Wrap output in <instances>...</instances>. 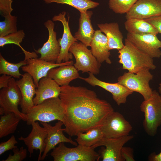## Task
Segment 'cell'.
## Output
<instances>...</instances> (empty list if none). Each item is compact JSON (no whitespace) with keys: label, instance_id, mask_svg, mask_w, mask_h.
I'll return each mask as SVG.
<instances>
[{"label":"cell","instance_id":"cell-33","mask_svg":"<svg viewBox=\"0 0 161 161\" xmlns=\"http://www.w3.org/2000/svg\"><path fill=\"white\" fill-rule=\"evenodd\" d=\"M12 150L13 155L10 154L7 159L3 161H22L27 157V150L23 146L20 148L19 149L17 147Z\"/></svg>","mask_w":161,"mask_h":161},{"label":"cell","instance_id":"cell-18","mask_svg":"<svg viewBox=\"0 0 161 161\" xmlns=\"http://www.w3.org/2000/svg\"><path fill=\"white\" fill-rule=\"evenodd\" d=\"M161 15V0H137L126 13L131 18L146 19Z\"/></svg>","mask_w":161,"mask_h":161},{"label":"cell","instance_id":"cell-7","mask_svg":"<svg viewBox=\"0 0 161 161\" xmlns=\"http://www.w3.org/2000/svg\"><path fill=\"white\" fill-rule=\"evenodd\" d=\"M150 70L145 69L136 73L124 72L117 78V82L134 92L139 93L146 100L151 97L153 90L149 83L153 76Z\"/></svg>","mask_w":161,"mask_h":161},{"label":"cell","instance_id":"cell-2","mask_svg":"<svg viewBox=\"0 0 161 161\" xmlns=\"http://www.w3.org/2000/svg\"><path fill=\"white\" fill-rule=\"evenodd\" d=\"M118 62L123 69L136 73L145 69L154 70L156 66L153 58L138 49L126 38L123 47L118 50Z\"/></svg>","mask_w":161,"mask_h":161},{"label":"cell","instance_id":"cell-24","mask_svg":"<svg viewBox=\"0 0 161 161\" xmlns=\"http://www.w3.org/2000/svg\"><path fill=\"white\" fill-rule=\"evenodd\" d=\"M97 26L107 38L109 50L117 49L119 50L123 49L124 46L123 43V36L117 23L98 24Z\"/></svg>","mask_w":161,"mask_h":161},{"label":"cell","instance_id":"cell-39","mask_svg":"<svg viewBox=\"0 0 161 161\" xmlns=\"http://www.w3.org/2000/svg\"><path fill=\"white\" fill-rule=\"evenodd\" d=\"M148 159L149 160L151 161H161V152L157 154L154 153H152Z\"/></svg>","mask_w":161,"mask_h":161},{"label":"cell","instance_id":"cell-4","mask_svg":"<svg viewBox=\"0 0 161 161\" xmlns=\"http://www.w3.org/2000/svg\"><path fill=\"white\" fill-rule=\"evenodd\" d=\"M140 107L144 113V130L148 135L154 136L158 128L161 125V97L159 93L155 90H153L150 98L144 100Z\"/></svg>","mask_w":161,"mask_h":161},{"label":"cell","instance_id":"cell-16","mask_svg":"<svg viewBox=\"0 0 161 161\" xmlns=\"http://www.w3.org/2000/svg\"><path fill=\"white\" fill-rule=\"evenodd\" d=\"M44 25L48 31V39L41 48L34 50L37 54L41 55L40 59L56 62L60 53V47L57 39L56 32L54 30V24L49 19L44 23Z\"/></svg>","mask_w":161,"mask_h":161},{"label":"cell","instance_id":"cell-13","mask_svg":"<svg viewBox=\"0 0 161 161\" xmlns=\"http://www.w3.org/2000/svg\"><path fill=\"white\" fill-rule=\"evenodd\" d=\"M27 64L21 67L22 70L29 74L32 77L37 88L40 80L47 76L48 72L52 69L63 65H73L72 60L57 64L37 58H31L26 60Z\"/></svg>","mask_w":161,"mask_h":161},{"label":"cell","instance_id":"cell-5","mask_svg":"<svg viewBox=\"0 0 161 161\" xmlns=\"http://www.w3.org/2000/svg\"><path fill=\"white\" fill-rule=\"evenodd\" d=\"M94 148L78 144L74 148L66 147L61 143L50 154L54 161H95L100 158Z\"/></svg>","mask_w":161,"mask_h":161},{"label":"cell","instance_id":"cell-10","mask_svg":"<svg viewBox=\"0 0 161 161\" xmlns=\"http://www.w3.org/2000/svg\"><path fill=\"white\" fill-rule=\"evenodd\" d=\"M133 135H128L117 138L103 137L92 147L95 148L101 146L99 153L103 161H123L121 154L122 148L127 142L133 138Z\"/></svg>","mask_w":161,"mask_h":161},{"label":"cell","instance_id":"cell-19","mask_svg":"<svg viewBox=\"0 0 161 161\" xmlns=\"http://www.w3.org/2000/svg\"><path fill=\"white\" fill-rule=\"evenodd\" d=\"M22 77L21 79L16 81V82L22 96L20 105L21 112L26 114L34 106L33 99L35 95L36 87L32 76L28 73H25Z\"/></svg>","mask_w":161,"mask_h":161},{"label":"cell","instance_id":"cell-36","mask_svg":"<svg viewBox=\"0 0 161 161\" xmlns=\"http://www.w3.org/2000/svg\"><path fill=\"white\" fill-rule=\"evenodd\" d=\"M121 154L123 161H135L133 155V150L131 148L123 146L121 150Z\"/></svg>","mask_w":161,"mask_h":161},{"label":"cell","instance_id":"cell-17","mask_svg":"<svg viewBox=\"0 0 161 161\" xmlns=\"http://www.w3.org/2000/svg\"><path fill=\"white\" fill-rule=\"evenodd\" d=\"M31 125L32 129L28 136L25 137L21 136L18 139L24 142L30 155L34 150H39L38 160L39 161L45 148L47 130L44 127H41L37 121L33 122Z\"/></svg>","mask_w":161,"mask_h":161},{"label":"cell","instance_id":"cell-21","mask_svg":"<svg viewBox=\"0 0 161 161\" xmlns=\"http://www.w3.org/2000/svg\"><path fill=\"white\" fill-rule=\"evenodd\" d=\"M90 46L93 55L99 62H105L108 64H111L107 38L100 30L95 31Z\"/></svg>","mask_w":161,"mask_h":161},{"label":"cell","instance_id":"cell-32","mask_svg":"<svg viewBox=\"0 0 161 161\" xmlns=\"http://www.w3.org/2000/svg\"><path fill=\"white\" fill-rule=\"evenodd\" d=\"M17 18L11 15L5 18L4 20L0 22V37L6 36L17 31Z\"/></svg>","mask_w":161,"mask_h":161},{"label":"cell","instance_id":"cell-3","mask_svg":"<svg viewBox=\"0 0 161 161\" xmlns=\"http://www.w3.org/2000/svg\"><path fill=\"white\" fill-rule=\"evenodd\" d=\"M27 124L32 125L35 121L49 123L55 120L63 122L64 109L59 97L47 99L34 105L26 114Z\"/></svg>","mask_w":161,"mask_h":161},{"label":"cell","instance_id":"cell-26","mask_svg":"<svg viewBox=\"0 0 161 161\" xmlns=\"http://www.w3.org/2000/svg\"><path fill=\"white\" fill-rule=\"evenodd\" d=\"M85 132H80L77 135L75 140L78 144L92 147L103 137L100 126L90 129Z\"/></svg>","mask_w":161,"mask_h":161},{"label":"cell","instance_id":"cell-27","mask_svg":"<svg viewBox=\"0 0 161 161\" xmlns=\"http://www.w3.org/2000/svg\"><path fill=\"white\" fill-rule=\"evenodd\" d=\"M21 120L13 112L1 115L0 118V138L14 133Z\"/></svg>","mask_w":161,"mask_h":161},{"label":"cell","instance_id":"cell-6","mask_svg":"<svg viewBox=\"0 0 161 161\" xmlns=\"http://www.w3.org/2000/svg\"><path fill=\"white\" fill-rule=\"evenodd\" d=\"M22 100L20 90L14 78H11L8 86L0 91V114L13 112L21 119L26 122V114L20 112L18 109Z\"/></svg>","mask_w":161,"mask_h":161},{"label":"cell","instance_id":"cell-23","mask_svg":"<svg viewBox=\"0 0 161 161\" xmlns=\"http://www.w3.org/2000/svg\"><path fill=\"white\" fill-rule=\"evenodd\" d=\"M92 14V11L88 10L80 13L79 29L74 36L87 47L90 46L95 31L91 23V18Z\"/></svg>","mask_w":161,"mask_h":161},{"label":"cell","instance_id":"cell-28","mask_svg":"<svg viewBox=\"0 0 161 161\" xmlns=\"http://www.w3.org/2000/svg\"><path fill=\"white\" fill-rule=\"evenodd\" d=\"M25 33L22 30L10 34L5 36L0 37V47H3L5 45L9 44H14L18 46L23 52L25 55L24 60L37 58L38 57L35 52H30L26 51L20 45L24 37Z\"/></svg>","mask_w":161,"mask_h":161},{"label":"cell","instance_id":"cell-40","mask_svg":"<svg viewBox=\"0 0 161 161\" xmlns=\"http://www.w3.org/2000/svg\"><path fill=\"white\" fill-rule=\"evenodd\" d=\"M158 89L159 90V92L160 95L161 97V83H160L159 84V86L158 87Z\"/></svg>","mask_w":161,"mask_h":161},{"label":"cell","instance_id":"cell-11","mask_svg":"<svg viewBox=\"0 0 161 161\" xmlns=\"http://www.w3.org/2000/svg\"><path fill=\"white\" fill-rule=\"evenodd\" d=\"M157 35L128 33L126 38L137 48L152 58H160L161 56V41Z\"/></svg>","mask_w":161,"mask_h":161},{"label":"cell","instance_id":"cell-34","mask_svg":"<svg viewBox=\"0 0 161 161\" xmlns=\"http://www.w3.org/2000/svg\"><path fill=\"white\" fill-rule=\"evenodd\" d=\"M18 143L15 136L13 135L6 141L1 143L0 144V155L6 151L13 150L17 148V146L15 145Z\"/></svg>","mask_w":161,"mask_h":161},{"label":"cell","instance_id":"cell-22","mask_svg":"<svg viewBox=\"0 0 161 161\" xmlns=\"http://www.w3.org/2000/svg\"><path fill=\"white\" fill-rule=\"evenodd\" d=\"M47 76L61 86L69 85L73 80L80 77L78 71L73 65H63L53 68L48 72Z\"/></svg>","mask_w":161,"mask_h":161},{"label":"cell","instance_id":"cell-35","mask_svg":"<svg viewBox=\"0 0 161 161\" xmlns=\"http://www.w3.org/2000/svg\"><path fill=\"white\" fill-rule=\"evenodd\" d=\"M12 0H0V11L1 15L4 18L11 15L13 10L12 7Z\"/></svg>","mask_w":161,"mask_h":161},{"label":"cell","instance_id":"cell-9","mask_svg":"<svg viewBox=\"0 0 161 161\" xmlns=\"http://www.w3.org/2000/svg\"><path fill=\"white\" fill-rule=\"evenodd\" d=\"M103 137L117 138L129 135L132 126L124 116L114 111L105 119L100 126Z\"/></svg>","mask_w":161,"mask_h":161},{"label":"cell","instance_id":"cell-14","mask_svg":"<svg viewBox=\"0 0 161 161\" xmlns=\"http://www.w3.org/2000/svg\"><path fill=\"white\" fill-rule=\"evenodd\" d=\"M40 123L46 129L47 132L45 141V148L41 160H44L49 152L60 143H66L76 146L78 145L77 142L74 141L70 137L67 138L64 134L63 131H64V128H62L64 125L62 121L58 120L54 126L47 123L40 122Z\"/></svg>","mask_w":161,"mask_h":161},{"label":"cell","instance_id":"cell-20","mask_svg":"<svg viewBox=\"0 0 161 161\" xmlns=\"http://www.w3.org/2000/svg\"><path fill=\"white\" fill-rule=\"evenodd\" d=\"M55 81L47 76L39 80L35 96L33 99L34 105L38 104L48 99L59 97L61 87Z\"/></svg>","mask_w":161,"mask_h":161},{"label":"cell","instance_id":"cell-31","mask_svg":"<svg viewBox=\"0 0 161 161\" xmlns=\"http://www.w3.org/2000/svg\"><path fill=\"white\" fill-rule=\"evenodd\" d=\"M137 0H109V8L116 13H127Z\"/></svg>","mask_w":161,"mask_h":161},{"label":"cell","instance_id":"cell-29","mask_svg":"<svg viewBox=\"0 0 161 161\" xmlns=\"http://www.w3.org/2000/svg\"><path fill=\"white\" fill-rule=\"evenodd\" d=\"M46 4L55 2L57 4H68L77 9L82 13L90 9L95 8L99 3L91 0H44Z\"/></svg>","mask_w":161,"mask_h":161},{"label":"cell","instance_id":"cell-38","mask_svg":"<svg viewBox=\"0 0 161 161\" xmlns=\"http://www.w3.org/2000/svg\"><path fill=\"white\" fill-rule=\"evenodd\" d=\"M12 76L5 74L3 75L0 77V89L8 86V84Z\"/></svg>","mask_w":161,"mask_h":161},{"label":"cell","instance_id":"cell-8","mask_svg":"<svg viewBox=\"0 0 161 161\" xmlns=\"http://www.w3.org/2000/svg\"><path fill=\"white\" fill-rule=\"evenodd\" d=\"M87 47L81 42L77 41L70 47L69 52L73 55L76 61L74 66L78 71H81L82 73L90 72L94 75L98 74L101 63Z\"/></svg>","mask_w":161,"mask_h":161},{"label":"cell","instance_id":"cell-25","mask_svg":"<svg viewBox=\"0 0 161 161\" xmlns=\"http://www.w3.org/2000/svg\"><path fill=\"white\" fill-rule=\"evenodd\" d=\"M124 23L125 28L128 33L143 34L158 33L155 28L144 19L131 18L126 19Z\"/></svg>","mask_w":161,"mask_h":161},{"label":"cell","instance_id":"cell-12","mask_svg":"<svg viewBox=\"0 0 161 161\" xmlns=\"http://www.w3.org/2000/svg\"><path fill=\"white\" fill-rule=\"evenodd\" d=\"M66 13L62 12L58 15L54 16L52 18L53 21H60L63 26V32L62 37L58 39L60 47V52L56 62L57 64L69 61L73 58V55L69 52V49L78 40L73 36L70 31L69 26V17L67 15V19L65 17Z\"/></svg>","mask_w":161,"mask_h":161},{"label":"cell","instance_id":"cell-41","mask_svg":"<svg viewBox=\"0 0 161 161\" xmlns=\"http://www.w3.org/2000/svg\"><path fill=\"white\" fill-rule=\"evenodd\" d=\"M160 48H161V46H160Z\"/></svg>","mask_w":161,"mask_h":161},{"label":"cell","instance_id":"cell-1","mask_svg":"<svg viewBox=\"0 0 161 161\" xmlns=\"http://www.w3.org/2000/svg\"><path fill=\"white\" fill-rule=\"evenodd\" d=\"M60 87L59 97L64 109V132L71 137L100 126L114 111L109 103L98 98L93 90L69 85Z\"/></svg>","mask_w":161,"mask_h":161},{"label":"cell","instance_id":"cell-30","mask_svg":"<svg viewBox=\"0 0 161 161\" xmlns=\"http://www.w3.org/2000/svg\"><path fill=\"white\" fill-rule=\"evenodd\" d=\"M27 64V61L24 60L18 63H13L8 61L0 54V74L11 76L14 78H19L22 74L19 69Z\"/></svg>","mask_w":161,"mask_h":161},{"label":"cell","instance_id":"cell-15","mask_svg":"<svg viewBox=\"0 0 161 161\" xmlns=\"http://www.w3.org/2000/svg\"><path fill=\"white\" fill-rule=\"evenodd\" d=\"M88 73L87 78L80 77L79 78L92 86H100L111 93L113 100L118 106L125 103L128 97L133 92L118 82L112 83L103 81L97 79L93 74Z\"/></svg>","mask_w":161,"mask_h":161},{"label":"cell","instance_id":"cell-37","mask_svg":"<svg viewBox=\"0 0 161 161\" xmlns=\"http://www.w3.org/2000/svg\"><path fill=\"white\" fill-rule=\"evenodd\" d=\"M144 19L151 24L156 30L158 33L161 34V15Z\"/></svg>","mask_w":161,"mask_h":161}]
</instances>
